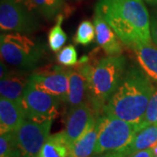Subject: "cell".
<instances>
[{"mask_svg": "<svg viewBox=\"0 0 157 157\" xmlns=\"http://www.w3.org/2000/svg\"><path fill=\"white\" fill-rule=\"evenodd\" d=\"M95 13L127 46L151 45L150 17L142 0H98Z\"/></svg>", "mask_w": 157, "mask_h": 157, "instance_id": "1", "label": "cell"}, {"mask_svg": "<svg viewBox=\"0 0 157 157\" xmlns=\"http://www.w3.org/2000/svg\"><path fill=\"white\" fill-rule=\"evenodd\" d=\"M155 89L151 79L140 67H128L106 103L103 114L140 126Z\"/></svg>", "mask_w": 157, "mask_h": 157, "instance_id": "2", "label": "cell"}, {"mask_svg": "<svg viewBox=\"0 0 157 157\" xmlns=\"http://www.w3.org/2000/svg\"><path fill=\"white\" fill-rule=\"evenodd\" d=\"M127 69V59L123 55L105 57L95 66L86 64L79 68L87 79L89 103L97 116L103 114V108L118 87Z\"/></svg>", "mask_w": 157, "mask_h": 157, "instance_id": "3", "label": "cell"}, {"mask_svg": "<svg viewBox=\"0 0 157 157\" xmlns=\"http://www.w3.org/2000/svg\"><path fill=\"white\" fill-rule=\"evenodd\" d=\"M2 60L9 65L30 71L37 67L45 53V45L34 40L27 34L19 33H2L0 36Z\"/></svg>", "mask_w": 157, "mask_h": 157, "instance_id": "4", "label": "cell"}, {"mask_svg": "<svg viewBox=\"0 0 157 157\" xmlns=\"http://www.w3.org/2000/svg\"><path fill=\"white\" fill-rule=\"evenodd\" d=\"M139 129L140 126L138 124L102 114L94 156L127 147Z\"/></svg>", "mask_w": 157, "mask_h": 157, "instance_id": "5", "label": "cell"}, {"mask_svg": "<svg viewBox=\"0 0 157 157\" xmlns=\"http://www.w3.org/2000/svg\"><path fill=\"white\" fill-rule=\"evenodd\" d=\"M36 14L30 11L18 0H1L0 29L4 33H33L39 28Z\"/></svg>", "mask_w": 157, "mask_h": 157, "instance_id": "6", "label": "cell"}, {"mask_svg": "<svg viewBox=\"0 0 157 157\" xmlns=\"http://www.w3.org/2000/svg\"><path fill=\"white\" fill-rule=\"evenodd\" d=\"M60 102L58 98L37 89L28 82L21 106L25 119L35 122H45L56 118Z\"/></svg>", "mask_w": 157, "mask_h": 157, "instance_id": "7", "label": "cell"}, {"mask_svg": "<svg viewBox=\"0 0 157 157\" xmlns=\"http://www.w3.org/2000/svg\"><path fill=\"white\" fill-rule=\"evenodd\" d=\"M53 121L35 122L25 119L15 131L22 157H38L45 140L50 136Z\"/></svg>", "mask_w": 157, "mask_h": 157, "instance_id": "8", "label": "cell"}, {"mask_svg": "<svg viewBox=\"0 0 157 157\" xmlns=\"http://www.w3.org/2000/svg\"><path fill=\"white\" fill-rule=\"evenodd\" d=\"M28 82L37 89L58 98L61 102H67L69 87L67 71L56 67L52 71L33 73L29 76Z\"/></svg>", "mask_w": 157, "mask_h": 157, "instance_id": "9", "label": "cell"}, {"mask_svg": "<svg viewBox=\"0 0 157 157\" xmlns=\"http://www.w3.org/2000/svg\"><path fill=\"white\" fill-rule=\"evenodd\" d=\"M97 117L94 110L90 107L88 102L69 108L64 130L69 141L73 145V143L89 128Z\"/></svg>", "mask_w": 157, "mask_h": 157, "instance_id": "10", "label": "cell"}, {"mask_svg": "<svg viewBox=\"0 0 157 157\" xmlns=\"http://www.w3.org/2000/svg\"><path fill=\"white\" fill-rule=\"evenodd\" d=\"M94 24L95 26L96 42L106 52V54L108 56L121 55L123 51L121 45L122 42L118 38L112 27L97 13H95Z\"/></svg>", "mask_w": 157, "mask_h": 157, "instance_id": "11", "label": "cell"}, {"mask_svg": "<svg viewBox=\"0 0 157 157\" xmlns=\"http://www.w3.org/2000/svg\"><path fill=\"white\" fill-rule=\"evenodd\" d=\"M25 120L22 106L14 101L0 98V134L16 131Z\"/></svg>", "mask_w": 157, "mask_h": 157, "instance_id": "12", "label": "cell"}, {"mask_svg": "<svg viewBox=\"0 0 157 157\" xmlns=\"http://www.w3.org/2000/svg\"><path fill=\"white\" fill-rule=\"evenodd\" d=\"M69 87L67 104L69 108L78 107L89 102V90L87 79L79 70H67Z\"/></svg>", "mask_w": 157, "mask_h": 157, "instance_id": "13", "label": "cell"}, {"mask_svg": "<svg viewBox=\"0 0 157 157\" xmlns=\"http://www.w3.org/2000/svg\"><path fill=\"white\" fill-rule=\"evenodd\" d=\"M101 115L98 116L73 145V157H94L101 128Z\"/></svg>", "mask_w": 157, "mask_h": 157, "instance_id": "14", "label": "cell"}, {"mask_svg": "<svg viewBox=\"0 0 157 157\" xmlns=\"http://www.w3.org/2000/svg\"><path fill=\"white\" fill-rule=\"evenodd\" d=\"M38 157H73V144L64 131L50 135Z\"/></svg>", "mask_w": 157, "mask_h": 157, "instance_id": "15", "label": "cell"}, {"mask_svg": "<svg viewBox=\"0 0 157 157\" xmlns=\"http://www.w3.org/2000/svg\"><path fill=\"white\" fill-rule=\"evenodd\" d=\"M28 78L20 73H11L0 80L1 97L21 105L24 92L28 84Z\"/></svg>", "mask_w": 157, "mask_h": 157, "instance_id": "16", "label": "cell"}, {"mask_svg": "<svg viewBox=\"0 0 157 157\" xmlns=\"http://www.w3.org/2000/svg\"><path fill=\"white\" fill-rule=\"evenodd\" d=\"M140 68L152 81L157 83V47L151 45L133 48Z\"/></svg>", "mask_w": 157, "mask_h": 157, "instance_id": "17", "label": "cell"}, {"mask_svg": "<svg viewBox=\"0 0 157 157\" xmlns=\"http://www.w3.org/2000/svg\"><path fill=\"white\" fill-rule=\"evenodd\" d=\"M29 11L35 14H39L46 18L52 20L60 14L64 0H18Z\"/></svg>", "mask_w": 157, "mask_h": 157, "instance_id": "18", "label": "cell"}, {"mask_svg": "<svg viewBox=\"0 0 157 157\" xmlns=\"http://www.w3.org/2000/svg\"><path fill=\"white\" fill-rule=\"evenodd\" d=\"M157 144V123L139 129L132 141L126 147L128 155L140 150L153 148Z\"/></svg>", "mask_w": 157, "mask_h": 157, "instance_id": "19", "label": "cell"}, {"mask_svg": "<svg viewBox=\"0 0 157 157\" xmlns=\"http://www.w3.org/2000/svg\"><path fill=\"white\" fill-rule=\"evenodd\" d=\"M0 157H22L15 131L0 136Z\"/></svg>", "mask_w": 157, "mask_h": 157, "instance_id": "20", "label": "cell"}, {"mask_svg": "<svg viewBox=\"0 0 157 157\" xmlns=\"http://www.w3.org/2000/svg\"><path fill=\"white\" fill-rule=\"evenodd\" d=\"M62 23L63 16L59 15L57 17L56 24L51 29L48 34V45L51 50L54 52H59L67 40V36L62 29Z\"/></svg>", "mask_w": 157, "mask_h": 157, "instance_id": "21", "label": "cell"}, {"mask_svg": "<svg viewBox=\"0 0 157 157\" xmlns=\"http://www.w3.org/2000/svg\"><path fill=\"white\" fill-rule=\"evenodd\" d=\"M95 26L94 24L89 20H85L79 24L76 33L74 36V40L77 44L82 45H87L95 39Z\"/></svg>", "mask_w": 157, "mask_h": 157, "instance_id": "22", "label": "cell"}, {"mask_svg": "<svg viewBox=\"0 0 157 157\" xmlns=\"http://www.w3.org/2000/svg\"><path fill=\"white\" fill-rule=\"evenodd\" d=\"M155 123H157V89H155L149 100L143 120L140 124V129Z\"/></svg>", "mask_w": 157, "mask_h": 157, "instance_id": "23", "label": "cell"}, {"mask_svg": "<svg viewBox=\"0 0 157 157\" xmlns=\"http://www.w3.org/2000/svg\"><path fill=\"white\" fill-rule=\"evenodd\" d=\"M57 60L59 65L64 67H73L78 62V55L75 47L73 45H67L59 52Z\"/></svg>", "mask_w": 157, "mask_h": 157, "instance_id": "24", "label": "cell"}, {"mask_svg": "<svg viewBox=\"0 0 157 157\" xmlns=\"http://www.w3.org/2000/svg\"><path fill=\"white\" fill-rule=\"evenodd\" d=\"M150 31H151L152 41L157 45V11L150 17Z\"/></svg>", "mask_w": 157, "mask_h": 157, "instance_id": "25", "label": "cell"}, {"mask_svg": "<svg viewBox=\"0 0 157 157\" xmlns=\"http://www.w3.org/2000/svg\"><path fill=\"white\" fill-rule=\"evenodd\" d=\"M128 153L125 147L123 149H121L118 151L106 152V153H103V154L98 155L94 157H128Z\"/></svg>", "mask_w": 157, "mask_h": 157, "instance_id": "26", "label": "cell"}, {"mask_svg": "<svg viewBox=\"0 0 157 157\" xmlns=\"http://www.w3.org/2000/svg\"><path fill=\"white\" fill-rule=\"evenodd\" d=\"M128 157H155L154 152L152 148L145 149V150H140L129 155Z\"/></svg>", "mask_w": 157, "mask_h": 157, "instance_id": "27", "label": "cell"}, {"mask_svg": "<svg viewBox=\"0 0 157 157\" xmlns=\"http://www.w3.org/2000/svg\"><path fill=\"white\" fill-rule=\"evenodd\" d=\"M9 74H10L9 69H8L6 64L2 60L1 63H0V78L3 79V78H6Z\"/></svg>", "mask_w": 157, "mask_h": 157, "instance_id": "28", "label": "cell"}, {"mask_svg": "<svg viewBox=\"0 0 157 157\" xmlns=\"http://www.w3.org/2000/svg\"><path fill=\"white\" fill-rule=\"evenodd\" d=\"M142 1L151 6H157V0H142Z\"/></svg>", "mask_w": 157, "mask_h": 157, "instance_id": "29", "label": "cell"}, {"mask_svg": "<svg viewBox=\"0 0 157 157\" xmlns=\"http://www.w3.org/2000/svg\"><path fill=\"white\" fill-rule=\"evenodd\" d=\"M153 152H154V155H155V157H157V144L153 148Z\"/></svg>", "mask_w": 157, "mask_h": 157, "instance_id": "30", "label": "cell"}]
</instances>
